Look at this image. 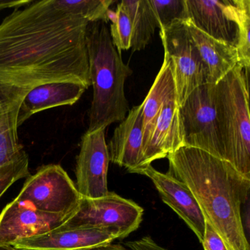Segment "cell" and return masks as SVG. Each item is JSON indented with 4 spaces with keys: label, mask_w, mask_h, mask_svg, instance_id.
I'll return each instance as SVG.
<instances>
[{
    "label": "cell",
    "mask_w": 250,
    "mask_h": 250,
    "mask_svg": "<svg viewBox=\"0 0 250 250\" xmlns=\"http://www.w3.org/2000/svg\"><path fill=\"white\" fill-rule=\"evenodd\" d=\"M87 20L58 9L54 0L14 9L0 22V95L42 84L90 86Z\"/></svg>",
    "instance_id": "6da1fadb"
},
{
    "label": "cell",
    "mask_w": 250,
    "mask_h": 250,
    "mask_svg": "<svg viewBox=\"0 0 250 250\" xmlns=\"http://www.w3.org/2000/svg\"><path fill=\"white\" fill-rule=\"evenodd\" d=\"M167 158V173L188 187L228 250H250L241 208L249 201L250 178L227 161L194 147L182 146Z\"/></svg>",
    "instance_id": "7a4b0ae2"
},
{
    "label": "cell",
    "mask_w": 250,
    "mask_h": 250,
    "mask_svg": "<svg viewBox=\"0 0 250 250\" xmlns=\"http://www.w3.org/2000/svg\"><path fill=\"white\" fill-rule=\"evenodd\" d=\"M86 43L93 90L87 132H93L127 116L129 108L124 85L132 71L112 43L106 23L89 22Z\"/></svg>",
    "instance_id": "3957f363"
},
{
    "label": "cell",
    "mask_w": 250,
    "mask_h": 250,
    "mask_svg": "<svg viewBox=\"0 0 250 250\" xmlns=\"http://www.w3.org/2000/svg\"><path fill=\"white\" fill-rule=\"evenodd\" d=\"M249 71L237 65L213 86V102L225 160L250 178Z\"/></svg>",
    "instance_id": "277c9868"
},
{
    "label": "cell",
    "mask_w": 250,
    "mask_h": 250,
    "mask_svg": "<svg viewBox=\"0 0 250 250\" xmlns=\"http://www.w3.org/2000/svg\"><path fill=\"white\" fill-rule=\"evenodd\" d=\"M82 197L77 186L59 165H47L29 175L16 200L51 214L72 216Z\"/></svg>",
    "instance_id": "5b68a950"
},
{
    "label": "cell",
    "mask_w": 250,
    "mask_h": 250,
    "mask_svg": "<svg viewBox=\"0 0 250 250\" xmlns=\"http://www.w3.org/2000/svg\"><path fill=\"white\" fill-rule=\"evenodd\" d=\"M159 30L165 56L170 61L180 106L193 90L207 84L208 71L191 39L187 23H177Z\"/></svg>",
    "instance_id": "8992f818"
},
{
    "label": "cell",
    "mask_w": 250,
    "mask_h": 250,
    "mask_svg": "<svg viewBox=\"0 0 250 250\" xmlns=\"http://www.w3.org/2000/svg\"><path fill=\"white\" fill-rule=\"evenodd\" d=\"M214 84H203L193 90L179 106L184 146L204 150L225 160L213 102Z\"/></svg>",
    "instance_id": "52a82bcc"
},
{
    "label": "cell",
    "mask_w": 250,
    "mask_h": 250,
    "mask_svg": "<svg viewBox=\"0 0 250 250\" xmlns=\"http://www.w3.org/2000/svg\"><path fill=\"white\" fill-rule=\"evenodd\" d=\"M143 213V208L135 202L109 191L99 198L83 197L77 210L62 226L115 228L124 239L140 228Z\"/></svg>",
    "instance_id": "ba28073f"
},
{
    "label": "cell",
    "mask_w": 250,
    "mask_h": 250,
    "mask_svg": "<svg viewBox=\"0 0 250 250\" xmlns=\"http://www.w3.org/2000/svg\"><path fill=\"white\" fill-rule=\"evenodd\" d=\"M109 162L105 130L86 131L82 137L75 172L76 186L82 197L95 199L108 194Z\"/></svg>",
    "instance_id": "9c48e42d"
},
{
    "label": "cell",
    "mask_w": 250,
    "mask_h": 250,
    "mask_svg": "<svg viewBox=\"0 0 250 250\" xmlns=\"http://www.w3.org/2000/svg\"><path fill=\"white\" fill-rule=\"evenodd\" d=\"M69 218L44 213L15 199L0 213V246L13 247L20 240L59 228Z\"/></svg>",
    "instance_id": "30bf717a"
},
{
    "label": "cell",
    "mask_w": 250,
    "mask_h": 250,
    "mask_svg": "<svg viewBox=\"0 0 250 250\" xmlns=\"http://www.w3.org/2000/svg\"><path fill=\"white\" fill-rule=\"evenodd\" d=\"M122 239L115 228H65L24 238L13 247L19 250H91Z\"/></svg>",
    "instance_id": "8fae6325"
},
{
    "label": "cell",
    "mask_w": 250,
    "mask_h": 250,
    "mask_svg": "<svg viewBox=\"0 0 250 250\" xmlns=\"http://www.w3.org/2000/svg\"><path fill=\"white\" fill-rule=\"evenodd\" d=\"M137 174L146 175L151 180L164 203L178 215L202 243L206 229V219L188 187L167 172L162 173L156 170L151 165Z\"/></svg>",
    "instance_id": "7c38bea8"
},
{
    "label": "cell",
    "mask_w": 250,
    "mask_h": 250,
    "mask_svg": "<svg viewBox=\"0 0 250 250\" xmlns=\"http://www.w3.org/2000/svg\"><path fill=\"white\" fill-rule=\"evenodd\" d=\"M182 146V124L176 95H174L164 104L148 143L143 148L141 169L137 174L153 161L167 157Z\"/></svg>",
    "instance_id": "4fadbf2b"
},
{
    "label": "cell",
    "mask_w": 250,
    "mask_h": 250,
    "mask_svg": "<svg viewBox=\"0 0 250 250\" xmlns=\"http://www.w3.org/2000/svg\"><path fill=\"white\" fill-rule=\"evenodd\" d=\"M143 126L142 106H134L115 128L108 145L109 160L137 173L142 167Z\"/></svg>",
    "instance_id": "5bb4252c"
},
{
    "label": "cell",
    "mask_w": 250,
    "mask_h": 250,
    "mask_svg": "<svg viewBox=\"0 0 250 250\" xmlns=\"http://www.w3.org/2000/svg\"><path fill=\"white\" fill-rule=\"evenodd\" d=\"M189 22L215 40L236 47L238 27L226 0H186Z\"/></svg>",
    "instance_id": "9a60e30c"
},
{
    "label": "cell",
    "mask_w": 250,
    "mask_h": 250,
    "mask_svg": "<svg viewBox=\"0 0 250 250\" xmlns=\"http://www.w3.org/2000/svg\"><path fill=\"white\" fill-rule=\"evenodd\" d=\"M87 87L74 83H52L30 90L24 97L20 109L18 125H22L35 114L46 109L77 103Z\"/></svg>",
    "instance_id": "2e32d148"
},
{
    "label": "cell",
    "mask_w": 250,
    "mask_h": 250,
    "mask_svg": "<svg viewBox=\"0 0 250 250\" xmlns=\"http://www.w3.org/2000/svg\"><path fill=\"white\" fill-rule=\"evenodd\" d=\"M188 32L208 71L209 84H216L238 65V54L234 46L215 40L187 22Z\"/></svg>",
    "instance_id": "e0dca14e"
},
{
    "label": "cell",
    "mask_w": 250,
    "mask_h": 250,
    "mask_svg": "<svg viewBox=\"0 0 250 250\" xmlns=\"http://www.w3.org/2000/svg\"><path fill=\"white\" fill-rule=\"evenodd\" d=\"M176 95L170 61L165 56L163 64L144 102L141 104L143 117V150L148 143L155 125L166 101Z\"/></svg>",
    "instance_id": "ac0fdd59"
},
{
    "label": "cell",
    "mask_w": 250,
    "mask_h": 250,
    "mask_svg": "<svg viewBox=\"0 0 250 250\" xmlns=\"http://www.w3.org/2000/svg\"><path fill=\"white\" fill-rule=\"evenodd\" d=\"M27 95H0V167L15 159L24 147L19 142L18 116Z\"/></svg>",
    "instance_id": "d6986e66"
},
{
    "label": "cell",
    "mask_w": 250,
    "mask_h": 250,
    "mask_svg": "<svg viewBox=\"0 0 250 250\" xmlns=\"http://www.w3.org/2000/svg\"><path fill=\"white\" fill-rule=\"evenodd\" d=\"M119 5L131 20L132 52L143 50L151 42L156 29L159 28L149 0H124Z\"/></svg>",
    "instance_id": "ffe728a7"
},
{
    "label": "cell",
    "mask_w": 250,
    "mask_h": 250,
    "mask_svg": "<svg viewBox=\"0 0 250 250\" xmlns=\"http://www.w3.org/2000/svg\"><path fill=\"white\" fill-rule=\"evenodd\" d=\"M229 15L238 27V65L247 71L250 68V0H226Z\"/></svg>",
    "instance_id": "44dd1931"
},
{
    "label": "cell",
    "mask_w": 250,
    "mask_h": 250,
    "mask_svg": "<svg viewBox=\"0 0 250 250\" xmlns=\"http://www.w3.org/2000/svg\"><path fill=\"white\" fill-rule=\"evenodd\" d=\"M114 2L115 1L112 0H54V4L58 9L78 16L88 22L104 21L107 23L109 21L108 11Z\"/></svg>",
    "instance_id": "7402d4cb"
},
{
    "label": "cell",
    "mask_w": 250,
    "mask_h": 250,
    "mask_svg": "<svg viewBox=\"0 0 250 250\" xmlns=\"http://www.w3.org/2000/svg\"><path fill=\"white\" fill-rule=\"evenodd\" d=\"M149 2L159 23V29L189 21L186 0H149Z\"/></svg>",
    "instance_id": "603a6c76"
},
{
    "label": "cell",
    "mask_w": 250,
    "mask_h": 250,
    "mask_svg": "<svg viewBox=\"0 0 250 250\" xmlns=\"http://www.w3.org/2000/svg\"><path fill=\"white\" fill-rule=\"evenodd\" d=\"M109 20H111L110 33L112 43L119 52L131 49L132 38V25L129 17L118 4L116 11H108Z\"/></svg>",
    "instance_id": "cb8c5ba5"
},
{
    "label": "cell",
    "mask_w": 250,
    "mask_h": 250,
    "mask_svg": "<svg viewBox=\"0 0 250 250\" xmlns=\"http://www.w3.org/2000/svg\"><path fill=\"white\" fill-rule=\"evenodd\" d=\"M28 155L22 150L11 162L0 167V197L19 180L30 175Z\"/></svg>",
    "instance_id": "d4e9b609"
},
{
    "label": "cell",
    "mask_w": 250,
    "mask_h": 250,
    "mask_svg": "<svg viewBox=\"0 0 250 250\" xmlns=\"http://www.w3.org/2000/svg\"><path fill=\"white\" fill-rule=\"evenodd\" d=\"M201 244L204 250H228L222 238L206 221L204 237Z\"/></svg>",
    "instance_id": "484cf974"
},
{
    "label": "cell",
    "mask_w": 250,
    "mask_h": 250,
    "mask_svg": "<svg viewBox=\"0 0 250 250\" xmlns=\"http://www.w3.org/2000/svg\"><path fill=\"white\" fill-rule=\"evenodd\" d=\"M126 246L131 250H168L155 242L150 236H145L141 239L128 241Z\"/></svg>",
    "instance_id": "4316f807"
},
{
    "label": "cell",
    "mask_w": 250,
    "mask_h": 250,
    "mask_svg": "<svg viewBox=\"0 0 250 250\" xmlns=\"http://www.w3.org/2000/svg\"><path fill=\"white\" fill-rule=\"evenodd\" d=\"M33 2V0H12V1L0 0V11L11 9V8L17 9V8H23Z\"/></svg>",
    "instance_id": "83f0119b"
},
{
    "label": "cell",
    "mask_w": 250,
    "mask_h": 250,
    "mask_svg": "<svg viewBox=\"0 0 250 250\" xmlns=\"http://www.w3.org/2000/svg\"><path fill=\"white\" fill-rule=\"evenodd\" d=\"M91 250H128L124 246L120 244H107L103 247H97V248L93 249Z\"/></svg>",
    "instance_id": "f1b7e54d"
},
{
    "label": "cell",
    "mask_w": 250,
    "mask_h": 250,
    "mask_svg": "<svg viewBox=\"0 0 250 250\" xmlns=\"http://www.w3.org/2000/svg\"><path fill=\"white\" fill-rule=\"evenodd\" d=\"M0 250H19L12 246H0Z\"/></svg>",
    "instance_id": "f546056e"
}]
</instances>
